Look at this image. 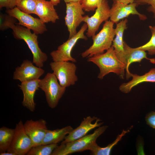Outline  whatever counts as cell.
<instances>
[{
  "label": "cell",
  "instance_id": "28",
  "mask_svg": "<svg viewBox=\"0 0 155 155\" xmlns=\"http://www.w3.org/2000/svg\"><path fill=\"white\" fill-rule=\"evenodd\" d=\"M17 19L6 13H1L0 14V30L4 31L9 29L8 25L10 23L16 24Z\"/></svg>",
  "mask_w": 155,
  "mask_h": 155
},
{
  "label": "cell",
  "instance_id": "27",
  "mask_svg": "<svg viewBox=\"0 0 155 155\" xmlns=\"http://www.w3.org/2000/svg\"><path fill=\"white\" fill-rule=\"evenodd\" d=\"M103 0H81L80 3L84 10L86 11H95L101 4Z\"/></svg>",
  "mask_w": 155,
  "mask_h": 155
},
{
  "label": "cell",
  "instance_id": "17",
  "mask_svg": "<svg viewBox=\"0 0 155 155\" xmlns=\"http://www.w3.org/2000/svg\"><path fill=\"white\" fill-rule=\"evenodd\" d=\"M54 5L51 1L37 0L35 14L44 23L55 22L59 19Z\"/></svg>",
  "mask_w": 155,
  "mask_h": 155
},
{
  "label": "cell",
  "instance_id": "32",
  "mask_svg": "<svg viewBox=\"0 0 155 155\" xmlns=\"http://www.w3.org/2000/svg\"><path fill=\"white\" fill-rule=\"evenodd\" d=\"M135 0H113V2H119L125 4L133 3Z\"/></svg>",
  "mask_w": 155,
  "mask_h": 155
},
{
  "label": "cell",
  "instance_id": "3",
  "mask_svg": "<svg viewBox=\"0 0 155 155\" xmlns=\"http://www.w3.org/2000/svg\"><path fill=\"white\" fill-rule=\"evenodd\" d=\"M114 24L110 20L105 22L99 32L92 37L93 42L92 45L81 53L83 58L102 53L111 47L115 35Z\"/></svg>",
  "mask_w": 155,
  "mask_h": 155
},
{
  "label": "cell",
  "instance_id": "9",
  "mask_svg": "<svg viewBox=\"0 0 155 155\" xmlns=\"http://www.w3.org/2000/svg\"><path fill=\"white\" fill-rule=\"evenodd\" d=\"M110 9L108 1H103L92 16L90 17L88 15L83 16V22L86 24L88 26L86 33L87 37H90L94 36L102 23L108 20L110 17Z\"/></svg>",
  "mask_w": 155,
  "mask_h": 155
},
{
  "label": "cell",
  "instance_id": "7",
  "mask_svg": "<svg viewBox=\"0 0 155 155\" xmlns=\"http://www.w3.org/2000/svg\"><path fill=\"white\" fill-rule=\"evenodd\" d=\"M87 28V25L85 23L74 36L69 38L66 41L59 45L57 50L51 52L50 55L53 61H67L76 62V60L71 55V51L79 40H87V36L84 34Z\"/></svg>",
  "mask_w": 155,
  "mask_h": 155
},
{
  "label": "cell",
  "instance_id": "5",
  "mask_svg": "<svg viewBox=\"0 0 155 155\" xmlns=\"http://www.w3.org/2000/svg\"><path fill=\"white\" fill-rule=\"evenodd\" d=\"M39 86L44 92L48 105L52 108L57 106L66 88L58 83L57 77L53 73H48L44 78L40 79Z\"/></svg>",
  "mask_w": 155,
  "mask_h": 155
},
{
  "label": "cell",
  "instance_id": "10",
  "mask_svg": "<svg viewBox=\"0 0 155 155\" xmlns=\"http://www.w3.org/2000/svg\"><path fill=\"white\" fill-rule=\"evenodd\" d=\"M5 12L18 21L19 22L16 24L32 30L36 34H42L47 30L45 24L39 19L22 11L17 7L12 9H7Z\"/></svg>",
  "mask_w": 155,
  "mask_h": 155
},
{
  "label": "cell",
  "instance_id": "8",
  "mask_svg": "<svg viewBox=\"0 0 155 155\" xmlns=\"http://www.w3.org/2000/svg\"><path fill=\"white\" fill-rule=\"evenodd\" d=\"M33 146L31 139L25 131L23 122L20 120L16 125L12 141L7 152L16 155H25Z\"/></svg>",
  "mask_w": 155,
  "mask_h": 155
},
{
  "label": "cell",
  "instance_id": "20",
  "mask_svg": "<svg viewBox=\"0 0 155 155\" xmlns=\"http://www.w3.org/2000/svg\"><path fill=\"white\" fill-rule=\"evenodd\" d=\"M131 80L123 83L119 86V89L122 92L128 93L134 86L143 82H155V68L151 69L148 72L142 75L131 73Z\"/></svg>",
  "mask_w": 155,
  "mask_h": 155
},
{
  "label": "cell",
  "instance_id": "19",
  "mask_svg": "<svg viewBox=\"0 0 155 155\" xmlns=\"http://www.w3.org/2000/svg\"><path fill=\"white\" fill-rule=\"evenodd\" d=\"M127 19L125 18L116 24V27L115 28V37L113 40L112 44L117 58L125 65L126 60L123 37L124 31L127 28Z\"/></svg>",
  "mask_w": 155,
  "mask_h": 155
},
{
  "label": "cell",
  "instance_id": "34",
  "mask_svg": "<svg viewBox=\"0 0 155 155\" xmlns=\"http://www.w3.org/2000/svg\"><path fill=\"white\" fill-rule=\"evenodd\" d=\"M0 155H16V154L13 153L7 152H4L0 153Z\"/></svg>",
  "mask_w": 155,
  "mask_h": 155
},
{
  "label": "cell",
  "instance_id": "18",
  "mask_svg": "<svg viewBox=\"0 0 155 155\" xmlns=\"http://www.w3.org/2000/svg\"><path fill=\"white\" fill-rule=\"evenodd\" d=\"M123 45L126 60L125 65L126 77L127 79L131 77V73L129 71V67L132 63L135 62L140 63L142 59H145L149 61L151 63L155 64V59L148 58L145 51L139 49L138 47H131L124 41L123 42Z\"/></svg>",
  "mask_w": 155,
  "mask_h": 155
},
{
  "label": "cell",
  "instance_id": "24",
  "mask_svg": "<svg viewBox=\"0 0 155 155\" xmlns=\"http://www.w3.org/2000/svg\"><path fill=\"white\" fill-rule=\"evenodd\" d=\"M57 144H40L32 148L27 155H51Z\"/></svg>",
  "mask_w": 155,
  "mask_h": 155
},
{
  "label": "cell",
  "instance_id": "26",
  "mask_svg": "<svg viewBox=\"0 0 155 155\" xmlns=\"http://www.w3.org/2000/svg\"><path fill=\"white\" fill-rule=\"evenodd\" d=\"M151 33V36L149 40L144 44L137 47L139 49L147 51L150 55H155V26H149Z\"/></svg>",
  "mask_w": 155,
  "mask_h": 155
},
{
  "label": "cell",
  "instance_id": "33",
  "mask_svg": "<svg viewBox=\"0 0 155 155\" xmlns=\"http://www.w3.org/2000/svg\"><path fill=\"white\" fill-rule=\"evenodd\" d=\"M54 6H57L60 2V0H50Z\"/></svg>",
  "mask_w": 155,
  "mask_h": 155
},
{
  "label": "cell",
  "instance_id": "30",
  "mask_svg": "<svg viewBox=\"0 0 155 155\" xmlns=\"http://www.w3.org/2000/svg\"><path fill=\"white\" fill-rule=\"evenodd\" d=\"M17 0H0V8L12 9L16 6Z\"/></svg>",
  "mask_w": 155,
  "mask_h": 155
},
{
  "label": "cell",
  "instance_id": "25",
  "mask_svg": "<svg viewBox=\"0 0 155 155\" xmlns=\"http://www.w3.org/2000/svg\"><path fill=\"white\" fill-rule=\"evenodd\" d=\"M36 3L37 0H17L16 6L24 13L35 14Z\"/></svg>",
  "mask_w": 155,
  "mask_h": 155
},
{
  "label": "cell",
  "instance_id": "1",
  "mask_svg": "<svg viewBox=\"0 0 155 155\" xmlns=\"http://www.w3.org/2000/svg\"><path fill=\"white\" fill-rule=\"evenodd\" d=\"M87 61L92 62L98 67L100 72L97 77L100 80L111 72L122 78L124 76L125 65L117 58L112 45L105 53L88 57Z\"/></svg>",
  "mask_w": 155,
  "mask_h": 155
},
{
  "label": "cell",
  "instance_id": "15",
  "mask_svg": "<svg viewBox=\"0 0 155 155\" xmlns=\"http://www.w3.org/2000/svg\"><path fill=\"white\" fill-rule=\"evenodd\" d=\"M46 122L43 119L27 120L24 124L25 131L31 139L33 147L41 144L48 129Z\"/></svg>",
  "mask_w": 155,
  "mask_h": 155
},
{
  "label": "cell",
  "instance_id": "12",
  "mask_svg": "<svg viewBox=\"0 0 155 155\" xmlns=\"http://www.w3.org/2000/svg\"><path fill=\"white\" fill-rule=\"evenodd\" d=\"M137 6L135 2L128 4L113 2L110 9V20L116 24L121 20L128 17L131 15L138 16L141 20H146V16L140 13L136 9V7Z\"/></svg>",
  "mask_w": 155,
  "mask_h": 155
},
{
  "label": "cell",
  "instance_id": "4",
  "mask_svg": "<svg viewBox=\"0 0 155 155\" xmlns=\"http://www.w3.org/2000/svg\"><path fill=\"white\" fill-rule=\"evenodd\" d=\"M108 126L99 127L94 132L75 141L61 143L53 151L51 155H67L74 153L90 150L97 138L106 130Z\"/></svg>",
  "mask_w": 155,
  "mask_h": 155
},
{
  "label": "cell",
  "instance_id": "31",
  "mask_svg": "<svg viewBox=\"0 0 155 155\" xmlns=\"http://www.w3.org/2000/svg\"><path fill=\"white\" fill-rule=\"evenodd\" d=\"M145 119L147 124L155 129V112L152 111L148 113Z\"/></svg>",
  "mask_w": 155,
  "mask_h": 155
},
{
  "label": "cell",
  "instance_id": "35",
  "mask_svg": "<svg viewBox=\"0 0 155 155\" xmlns=\"http://www.w3.org/2000/svg\"><path fill=\"white\" fill-rule=\"evenodd\" d=\"M64 2L66 3H69L71 2H80L81 0H63Z\"/></svg>",
  "mask_w": 155,
  "mask_h": 155
},
{
  "label": "cell",
  "instance_id": "14",
  "mask_svg": "<svg viewBox=\"0 0 155 155\" xmlns=\"http://www.w3.org/2000/svg\"><path fill=\"white\" fill-rule=\"evenodd\" d=\"M100 121L94 116L84 118L80 125L68 134L61 143L71 142L84 137L91 130L102 125V122L99 123Z\"/></svg>",
  "mask_w": 155,
  "mask_h": 155
},
{
  "label": "cell",
  "instance_id": "29",
  "mask_svg": "<svg viewBox=\"0 0 155 155\" xmlns=\"http://www.w3.org/2000/svg\"><path fill=\"white\" fill-rule=\"evenodd\" d=\"M134 2L137 6L146 4L149 5L147 10L153 14V17L155 19V0H135Z\"/></svg>",
  "mask_w": 155,
  "mask_h": 155
},
{
  "label": "cell",
  "instance_id": "6",
  "mask_svg": "<svg viewBox=\"0 0 155 155\" xmlns=\"http://www.w3.org/2000/svg\"><path fill=\"white\" fill-rule=\"evenodd\" d=\"M50 65L62 86L69 87L74 85L78 80L76 74L77 67L74 63L67 61H53Z\"/></svg>",
  "mask_w": 155,
  "mask_h": 155
},
{
  "label": "cell",
  "instance_id": "16",
  "mask_svg": "<svg viewBox=\"0 0 155 155\" xmlns=\"http://www.w3.org/2000/svg\"><path fill=\"white\" fill-rule=\"evenodd\" d=\"M39 80L21 82L19 85L23 95L22 105L32 112L34 111L35 110L36 104L34 101V96L36 91L39 88Z\"/></svg>",
  "mask_w": 155,
  "mask_h": 155
},
{
  "label": "cell",
  "instance_id": "22",
  "mask_svg": "<svg viewBox=\"0 0 155 155\" xmlns=\"http://www.w3.org/2000/svg\"><path fill=\"white\" fill-rule=\"evenodd\" d=\"M15 129L3 126L0 128V153L7 151L12 141Z\"/></svg>",
  "mask_w": 155,
  "mask_h": 155
},
{
  "label": "cell",
  "instance_id": "36",
  "mask_svg": "<svg viewBox=\"0 0 155 155\" xmlns=\"http://www.w3.org/2000/svg\"><path fill=\"white\" fill-rule=\"evenodd\" d=\"M103 1H107V0H103Z\"/></svg>",
  "mask_w": 155,
  "mask_h": 155
},
{
  "label": "cell",
  "instance_id": "2",
  "mask_svg": "<svg viewBox=\"0 0 155 155\" xmlns=\"http://www.w3.org/2000/svg\"><path fill=\"white\" fill-rule=\"evenodd\" d=\"M8 27L12 30L15 39L22 40L26 42L32 53L33 63L39 67H43L44 63L47 60L48 56L39 48L37 34L32 33L29 29L14 23L9 24Z\"/></svg>",
  "mask_w": 155,
  "mask_h": 155
},
{
  "label": "cell",
  "instance_id": "37",
  "mask_svg": "<svg viewBox=\"0 0 155 155\" xmlns=\"http://www.w3.org/2000/svg\"></svg>",
  "mask_w": 155,
  "mask_h": 155
},
{
  "label": "cell",
  "instance_id": "21",
  "mask_svg": "<svg viewBox=\"0 0 155 155\" xmlns=\"http://www.w3.org/2000/svg\"><path fill=\"white\" fill-rule=\"evenodd\" d=\"M73 129L70 126L53 130L48 129L41 144H57L64 140L67 135Z\"/></svg>",
  "mask_w": 155,
  "mask_h": 155
},
{
  "label": "cell",
  "instance_id": "13",
  "mask_svg": "<svg viewBox=\"0 0 155 155\" xmlns=\"http://www.w3.org/2000/svg\"><path fill=\"white\" fill-rule=\"evenodd\" d=\"M33 63L28 59L24 60L20 66L16 68L13 79L19 80L21 82L39 79L44 74L45 70L35 66Z\"/></svg>",
  "mask_w": 155,
  "mask_h": 155
},
{
  "label": "cell",
  "instance_id": "11",
  "mask_svg": "<svg viewBox=\"0 0 155 155\" xmlns=\"http://www.w3.org/2000/svg\"><path fill=\"white\" fill-rule=\"evenodd\" d=\"M66 14L65 24L69 32V38L77 33L76 29L83 22V16L85 13L80 2H71L66 3Z\"/></svg>",
  "mask_w": 155,
  "mask_h": 155
},
{
  "label": "cell",
  "instance_id": "23",
  "mask_svg": "<svg viewBox=\"0 0 155 155\" xmlns=\"http://www.w3.org/2000/svg\"><path fill=\"white\" fill-rule=\"evenodd\" d=\"M129 131V130H123L114 141L105 147H100L96 143H95L91 146L89 150L91 152V154L93 155H110L113 148L120 141L123 136Z\"/></svg>",
  "mask_w": 155,
  "mask_h": 155
}]
</instances>
